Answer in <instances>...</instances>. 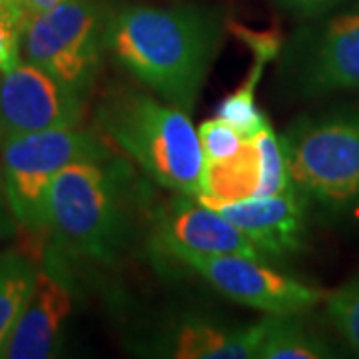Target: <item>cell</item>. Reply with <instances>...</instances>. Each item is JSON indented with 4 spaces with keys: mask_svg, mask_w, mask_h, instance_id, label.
I'll list each match as a JSON object with an SVG mask.
<instances>
[{
    "mask_svg": "<svg viewBox=\"0 0 359 359\" xmlns=\"http://www.w3.org/2000/svg\"><path fill=\"white\" fill-rule=\"evenodd\" d=\"M39 269L20 250L0 252V351L34 287Z\"/></svg>",
    "mask_w": 359,
    "mask_h": 359,
    "instance_id": "2e32d148",
    "label": "cell"
},
{
    "mask_svg": "<svg viewBox=\"0 0 359 359\" xmlns=\"http://www.w3.org/2000/svg\"><path fill=\"white\" fill-rule=\"evenodd\" d=\"M98 122L160 186L194 198L204 194L205 156L184 110L148 94L122 92L106 100Z\"/></svg>",
    "mask_w": 359,
    "mask_h": 359,
    "instance_id": "3957f363",
    "label": "cell"
},
{
    "mask_svg": "<svg viewBox=\"0 0 359 359\" xmlns=\"http://www.w3.org/2000/svg\"><path fill=\"white\" fill-rule=\"evenodd\" d=\"M334 351L297 316H268V330L257 347L259 359H323Z\"/></svg>",
    "mask_w": 359,
    "mask_h": 359,
    "instance_id": "9a60e30c",
    "label": "cell"
},
{
    "mask_svg": "<svg viewBox=\"0 0 359 359\" xmlns=\"http://www.w3.org/2000/svg\"><path fill=\"white\" fill-rule=\"evenodd\" d=\"M230 28L236 32V36L244 40L245 44L250 46V50L254 52V56H259L264 60H271L276 58V54L282 48V39L276 30H268V32H254L250 28H245L242 25H233L231 22Z\"/></svg>",
    "mask_w": 359,
    "mask_h": 359,
    "instance_id": "7402d4cb",
    "label": "cell"
},
{
    "mask_svg": "<svg viewBox=\"0 0 359 359\" xmlns=\"http://www.w3.org/2000/svg\"><path fill=\"white\" fill-rule=\"evenodd\" d=\"M330 320L359 355V276L325 295Z\"/></svg>",
    "mask_w": 359,
    "mask_h": 359,
    "instance_id": "d6986e66",
    "label": "cell"
},
{
    "mask_svg": "<svg viewBox=\"0 0 359 359\" xmlns=\"http://www.w3.org/2000/svg\"><path fill=\"white\" fill-rule=\"evenodd\" d=\"M252 138L257 148L259 174H262L257 196H273V194H280L285 188H290L292 182H290V174H287V162H285V154H283L282 140L276 136L271 126L268 124Z\"/></svg>",
    "mask_w": 359,
    "mask_h": 359,
    "instance_id": "ac0fdd59",
    "label": "cell"
},
{
    "mask_svg": "<svg viewBox=\"0 0 359 359\" xmlns=\"http://www.w3.org/2000/svg\"><path fill=\"white\" fill-rule=\"evenodd\" d=\"M222 40L214 13L132 4L110 14L106 52L160 100L190 112Z\"/></svg>",
    "mask_w": 359,
    "mask_h": 359,
    "instance_id": "6da1fadb",
    "label": "cell"
},
{
    "mask_svg": "<svg viewBox=\"0 0 359 359\" xmlns=\"http://www.w3.org/2000/svg\"><path fill=\"white\" fill-rule=\"evenodd\" d=\"M205 205L230 219L264 257L290 256L304 244L308 202L294 186L273 196Z\"/></svg>",
    "mask_w": 359,
    "mask_h": 359,
    "instance_id": "8fae6325",
    "label": "cell"
},
{
    "mask_svg": "<svg viewBox=\"0 0 359 359\" xmlns=\"http://www.w3.org/2000/svg\"><path fill=\"white\" fill-rule=\"evenodd\" d=\"M198 136L204 150L205 162H218L231 158L242 150L245 142L242 132L219 116L202 122L198 128Z\"/></svg>",
    "mask_w": 359,
    "mask_h": 359,
    "instance_id": "ffe728a7",
    "label": "cell"
},
{
    "mask_svg": "<svg viewBox=\"0 0 359 359\" xmlns=\"http://www.w3.org/2000/svg\"><path fill=\"white\" fill-rule=\"evenodd\" d=\"M180 264L192 268L228 299L266 316H302L325 302L321 290L269 268L264 257L222 254L188 256Z\"/></svg>",
    "mask_w": 359,
    "mask_h": 359,
    "instance_id": "52a82bcc",
    "label": "cell"
},
{
    "mask_svg": "<svg viewBox=\"0 0 359 359\" xmlns=\"http://www.w3.org/2000/svg\"><path fill=\"white\" fill-rule=\"evenodd\" d=\"M266 330L268 316L252 325H230L222 321L188 318L162 335L156 353L176 359L256 358Z\"/></svg>",
    "mask_w": 359,
    "mask_h": 359,
    "instance_id": "4fadbf2b",
    "label": "cell"
},
{
    "mask_svg": "<svg viewBox=\"0 0 359 359\" xmlns=\"http://www.w3.org/2000/svg\"><path fill=\"white\" fill-rule=\"evenodd\" d=\"M0 14H6L11 18H16L22 25H26V20H28L25 0H0Z\"/></svg>",
    "mask_w": 359,
    "mask_h": 359,
    "instance_id": "d4e9b609",
    "label": "cell"
},
{
    "mask_svg": "<svg viewBox=\"0 0 359 359\" xmlns=\"http://www.w3.org/2000/svg\"><path fill=\"white\" fill-rule=\"evenodd\" d=\"M259 156L254 138H245L238 154L218 162H205V190L202 204H228L256 198L259 190Z\"/></svg>",
    "mask_w": 359,
    "mask_h": 359,
    "instance_id": "5bb4252c",
    "label": "cell"
},
{
    "mask_svg": "<svg viewBox=\"0 0 359 359\" xmlns=\"http://www.w3.org/2000/svg\"><path fill=\"white\" fill-rule=\"evenodd\" d=\"M297 65L304 94L359 90V6L323 26Z\"/></svg>",
    "mask_w": 359,
    "mask_h": 359,
    "instance_id": "7c38bea8",
    "label": "cell"
},
{
    "mask_svg": "<svg viewBox=\"0 0 359 359\" xmlns=\"http://www.w3.org/2000/svg\"><path fill=\"white\" fill-rule=\"evenodd\" d=\"M108 18L100 0H62L26 20L20 54L84 94L102 65Z\"/></svg>",
    "mask_w": 359,
    "mask_h": 359,
    "instance_id": "5b68a950",
    "label": "cell"
},
{
    "mask_svg": "<svg viewBox=\"0 0 359 359\" xmlns=\"http://www.w3.org/2000/svg\"><path fill=\"white\" fill-rule=\"evenodd\" d=\"M84 94L30 62L0 76V144L54 128L78 126Z\"/></svg>",
    "mask_w": 359,
    "mask_h": 359,
    "instance_id": "ba28073f",
    "label": "cell"
},
{
    "mask_svg": "<svg viewBox=\"0 0 359 359\" xmlns=\"http://www.w3.org/2000/svg\"><path fill=\"white\" fill-rule=\"evenodd\" d=\"M266 62L268 60L254 56V66H252L244 84L236 92H231L230 96H226L218 108L219 118H224L231 126H236L242 132L244 138L256 136L259 130L266 128L269 124L268 118L262 114V110L256 106V86L262 78Z\"/></svg>",
    "mask_w": 359,
    "mask_h": 359,
    "instance_id": "e0dca14e",
    "label": "cell"
},
{
    "mask_svg": "<svg viewBox=\"0 0 359 359\" xmlns=\"http://www.w3.org/2000/svg\"><path fill=\"white\" fill-rule=\"evenodd\" d=\"M290 182L308 204L335 216L359 214V112L295 122L282 138Z\"/></svg>",
    "mask_w": 359,
    "mask_h": 359,
    "instance_id": "277c9868",
    "label": "cell"
},
{
    "mask_svg": "<svg viewBox=\"0 0 359 359\" xmlns=\"http://www.w3.org/2000/svg\"><path fill=\"white\" fill-rule=\"evenodd\" d=\"M25 25L6 14H0V72L20 65V36Z\"/></svg>",
    "mask_w": 359,
    "mask_h": 359,
    "instance_id": "44dd1931",
    "label": "cell"
},
{
    "mask_svg": "<svg viewBox=\"0 0 359 359\" xmlns=\"http://www.w3.org/2000/svg\"><path fill=\"white\" fill-rule=\"evenodd\" d=\"M150 248L156 256L176 262L188 256L222 254L264 257L226 216L186 194H178L158 208Z\"/></svg>",
    "mask_w": 359,
    "mask_h": 359,
    "instance_id": "9c48e42d",
    "label": "cell"
},
{
    "mask_svg": "<svg viewBox=\"0 0 359 359\" xmlns=\"http://www.w3.org/2000/svg\"><path fill=\"white\" fill-rule=\"evenodd\" d=\"M130 168L112 154L84 158L58 172L46 198V230L72 256L112 262L126 242Z\"/></svg>",
    "mask_w": 359,
    "mask_h": 359,
    "instance_id": "7a4b0ae2",
    "label": "cell"
},
{
    "mask_svg": "<svg viewBox=\"0 0 359 359\" xmlns=\"http://www.w3.org/2000/svg\"><path fill=\"white\" fill-rule=\"evenodd\" d=\"M72 290L56 269H39L34 287L0 351L8 359L54 358L72 313Z\"/></svg>",
    "mask_w": 359,
    "mask_h": 359,
    "instance_id": "30bf717a",
    "label": "cell"
},
{
    "mask_svg": "<svg viewBox=\"0 0 359 359\" xmlns=\"http://www.w3.org/2000/svg\"><path fill=\"white\" fill-rule=\"evenodd\" d=\"M0 168L18 226L30 233L46 231V198L58 172L68 164L110 154L92 132L54 128L25 134L0 144Z\"/></svg>",
    "mask_w": 359,
    "mask_h": 359,
    "instance_id": "8992f818",
    "label": "cell"
},
{
    "mask_svg": "<svg viewBox=\"0 0 359 359\" xmlns=\"http://www.w3.org/2000/svg\"><path fill=\"white\" fill-rule=\"evenodd\" d=\"M16 216L13 212V205H11V198L6 192V184H4V176H2V168H0V240L13 236L16 231Z\"/></svg>",
    "mask_w": 359,
    "mask_h": 359,
    "instance_id": "603a6c76",
    "label": "cell"
},
{
    "mask_svg": "<svg viewBox=\"0 0 359 359\" xmlns=\"http://www.w3.org/2000/svg\"><path fill=\"white\" fill-rule=\"evenodd\" d=\"M283 8L292 11L295 14H320L323 11H330L332 6L339 4L341 0H278Z\"/></svg>",
    "mask_w": 359,
    "mask_h": 359,
    "instance_id": "cb8c5ba5",
    "label": "cell"
},
{
    "mask_svg": "<svg viewBox=\"0 0 359 359\" xmlns=\"http://www.w3.org/2000/svg\"><path fill=\"white\" fill-rule=\"evenodd\" d=\"M60 2H62V0H25L28 18L34 16V14L44 13V11H50L52 6H56V4H60Z\"/></svg>",
    "mask_w": 359,
    "mask_h": 359,
    "instance_id": "484cf974",
    "label": "cell"
}]
</instances>
